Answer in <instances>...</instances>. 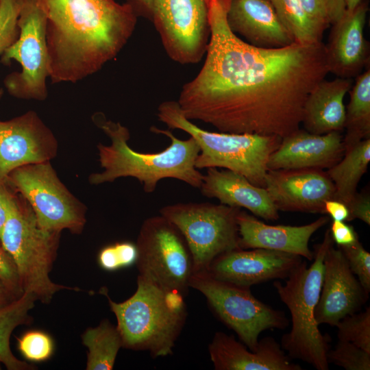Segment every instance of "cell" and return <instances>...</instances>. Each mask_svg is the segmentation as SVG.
Listing matches in <instances>:
<instances>
[{"label":"cell","instance_id":"42","mask_svg":"<svg viewBox=\"0 0 370 370\" xmlns=\"http://www.w3.org/2000/svg\"><path fill=\"white\" fill-rule=\"evenodd\" d=\"M153 0H127L134 8L138 16L151 19Z\"/></svg>","mask_w":370,"mask_h":370},{"label":"cell","instance_id":"16","mask_svg":"<svg viewBox=\"0 0 370 370\" xmlns=\"http://www.w3.org/2000/svg\"><path fill=\"white\" fill-rule=\"evenodd\" d=\"M264 188L278 211L325 214V202L335 195L333 182L319 169L268 170Z\"/></svg>","mask_w":370,"mask_h":370},{"label":"cell","instance_id":"26","mask_svg":"<svg viewBox=\"0 0 370 370\" xmlns=\"http://www.w3.org/2000/svg\"><path fill=\"white\" fill-rule=\"evenodd\" d=\"M345 107L343 137L344 151L358 142L370 138V69L355 77Z\"/></svg>","mask_w":370,"mask_h":370},{"label":"cell","instance_id":"4","mask_svg":"<svg viewBox=\"0 0 370 370\" xmlns=\"http://www.w3.org/2000/svg\"><path fill=\"white\" fill-rule=\"evenodd\" d=\"M101 293L116 317L123 347L147 351L152 358L173 354L187 318L185 296L140 275L135 293L123 302L112 300L106 288Z\"/></svg>","mask_w":370,"mask_h":370},{"label":"cell","instance_id":"37","mask_svg":"<svg viewBox=\"0 0 370 370\" xmlns=\"http://www.w3.org/2000/svg\"><path fill=\"white\" fill-rule=\"evenodd\" d=\"M0 281L16 298L20 297L24 292L16 266L1 244Z\"/></svg>","mask_w":370,"mask_h":370},{"label":"cell","instance_id":"8","mask_svg":"<svg viewBox=\"0 0 370 370\" xmlns=\"http://www.w3.org/2000/svg\"><path fill=\"white\" fill-rule=\"evenodd\" d=\"M240 210L222 204L180 202L162 206L159 212L184 236L195 273L207 271L217 256L241 249L236 220Z\"/></svg>","mask_w":370,"mask_h":370},{"label":"cell","instance_id":"41","mask_svg":"<svg viewBox=\"0 0 370 370\" xmlns=\"http://www.w3.org/2000/svg\"><path fill=\"white\" fill-rule=\"evenodd\" d=\"M325 213H327L334 221H345L349 217L347 206L338 200L330 199L325 202Z\"/></svg>","mask_w":370,"mask_h":370},{"label":"cell","instance_id":"34","mask_svg":"<svg viewBox=\"0 0 370 370\" xmlns=\"http://www.w3.org/2000/svg\"><path fill=\"white\" fill-rule=\"evenodd\" d=\"M308 16L325 30L347 10L345 0H300Z\"/></svg>","mask_w":370,"mask_h":370},{"label":"cell","instance_id":"7","mask_svg":"<svg viewBox=\"0 0 370 370\" xmlns=\"http://www.w3.org/2000/svg\"><path fill=\"white\" fill-rule=\"evenodd\" d=\"M60 233L40 227L32 208L18 193L3 226L0 244L16 266L23 291L44 304H49L61 290H79L56 284L49 277Z\"/></svg>","mask_w":370,"mask_h":370},{"label":"cell","instance_id":"11","mask_svg":"<svg viewBox=\"0 0 370 370\" xmlns=\"http://www.w3.org/2000/svg\"><path fill=\"white\" fill-rule=\"evenodd\" d=\"M9 183L29 204L40 227L79 234L86 223V206L58 177L50 161L29 164L13 170Z\"/></svg>","mask_w":370,"mask_h":370},{"label":"cell","instance_id":"40","mask_svg":"<svg viewBox=\"0 0 370 370\" xmlns=\"http://www.w3.org/2000/svg\"><path fill=\"white\" fill-rule=\"evenodd\" d=\"M18 195L8 180L0 181V238L12 206Z\"/></svg>","mask_w":370,"mask_h":370},{"label":"cell","instance_id":"14","mask_svg":"<svg viewBox=\"0 0 370 370\" xmlns=\"http://www.w3.org/2000/svg\"><path fill=\"white\" fill-rule=\"evenodd\" d=\"M58 151L57 138L36 112L0 121V181L20 166L51 161Z\"/></svg>","mask_w":370,"mask_h":370},{"label":"cell","instance_id":"30","mask_svg":"<svg viewBox=\"0 0 370 370\" xmlns=\"http://www.w3.org/2000/svg\"><path fill=\"white\" fill-rule=\"evenodd\" d=\"M339 341L350 342L370 353V308L347 315L335 325Z\"/></svg>","mask_w":370,"mask_h":370},{"label":"cell","instance_id":"23","mask_svg":"<svg viewBox=\"0 0 370 370\" xmlns=\"http://www.w3.org/2000/svg\"><path fill=\"white\" fill-rule=\"evenodd\" d=\"M199 189L204 197L217 199L220 204L231 207L245 208L267 221L279 218L278 210L267 190L232 171L206 169Z\"/></svg>","mask_w":370,"mask_h":370},{"label":"cell","instance_id":"24","mask_svg":"<svg viewBox=\"0 0 370 370\" xmlns=\"http://www.w3.org/2000/svg\"><path fill=\"white\" fill-rule=\"evenodd\" d=\"M354 81L336 77L321 81L310 92L304 108L301 124L314 134H325L344 130L345 106L344 99Z\"/></svg>","mask_w":370,"mask_h":370},{"label":"cell","instance_id":"35","mask_svg":"<svg viewBox=\"0 0 370 370\" xmlns=\"http://www.w3.org/2000/svg\"><path fill=\"white\" fill-rule=\"evenodd\" d=\"M345 256L349 269L357 276L365 291L370 292V254L358 241L354 244L338 247Z\"/></svg>","mask_w":370,"mask_h":370},{"label":"cell","instance_id":"36","mask_svg":"<svg viewBox=\"0 0 370 370\" xmlns=\"http://www.w3.org/2000/svg\"><path fill=\"white\" fill-rule=\"evenodd\" d=\"M17 0H0V56L18 38Z\"/></svg>","mask_w":370,"mask_h":370},{"label":"cell","instance_id":"13","mask_svg":"<svg viewBox=\"0 0 370 370\" xmlns=\"http://www.w3.org/2000/svg\"><path fill=\"white\" fill-rule=\"evenodd\" d=\"M151 20L172 60L192 64L204 58L210 36L206 0H153Z\"/></svg>","mask_w":370,"mask_h":370},{"label":"cell","instance_id":"15","mask_svg":"<svg viewBox=\"0 0 370 370\" xmlns=\"http://www.w3.org/2000/svg\"><path fill=\"white\" fill-rule=\"evenodd\" d=\"M302 261L299 256L278 251L238 249L217 256L206 271L217 280L251 287L286 279Z\"/></svg>","mask_w":370,"mask_h":370},{"label":"cell","instance_id":"17","mask_svg":"<svg viewBox=\"0 0 370 370\" xmlns=\"http://www.w3.org/2000/svg\"><path fill=\"white\" fill-rule=\"evenodd\" d=\"M368 298L341 249L331 245L324 258L322 285L314 310L317 323L335 326L345 317L360 311Z\"/></svg>","mask_w":370,"mask_h":370},{"label":"cell","instance_id":"1","mask_svg":"<svg viewBox=\"0 0 370 370\" xmlns=\"http://www.w3.org/2000/svg\"><path fill=\"white\" fill-rule=\"evenodd\" d=\"M230 1L206 0V58L177 101L186 119L221 132L286 136L300 128L308 96L329 73L325 44L253 46L230 29Z\"/></svg>","mask_w":370,"mask_h":370},{"label":"cell","instance_id":"33","mask_svg":"<svg viewBox=\"0 0 370 370\" xmlns=\"http://www.w3.org/2000/svg\"><path fill=\"white\" fill-rule=\"evenodd\" d=\"M18 348L27 360L40 362L48 360L52 356L54 345L52 338L47 333L31 330L18 339Z\"/></svg>","mask_w":370,"mask_h":370},{"label":"cell","instance_id":"9","mask_svg":"<svg viewBox=\"0 0 370 370\" xmlns=\"http://www.w3.org/2000/svg\"><path fill=\"white\" fill-rule=\"evenodd\" d=\"M190 288L201 293L214 314L251 351L267 330H284L289 324L283 311L258 299L250 287L217 280L206 271L193 273Z\"/></svg>","mask_w":370,"mask_h":370},{"label":"cell","instance_id":"27","mask_svg":"<svg viewBox=\"0 0 370 370\" xmlns=\"http://www.w3.org/2000/svg\"><path fill=\"white\" fill-rule=\"evenodd\" d=\"M36 297L24 291L18 298L0 309V362L8 370H33L36 367L18 360L10 346V336L18 325L30 323L29 312L34 308Z\"/></svg>","mask_w":370,"mask_h":370},{"label":"cell","instance_id":"18","mask_svg":"<svg viewBox=\"0 0 370 370\" xmlns=\"http://www.w3.org/2000/svg\"><path fill=\"white\" fill-rule=\"evenodd\" d=\"M368 11V0H362L330 26L325 44L327 65L337 77L352 79L369 65V43L364 34Z\"/></svg>","mask_w":370,"mask_h":370},{"label":"cell","instance_id":"38","mask_svg":"<svg viewBox=\"0 0 370 370\" xmlns=\"http://www.w3.org/2000/svg\"><path fill=\"white\" fill-rule=\"evenodd\" d=\"M346 206L349 210L347 221L359 219L370 225V197L367 192L356 193Z\"/></svg>","mask_w":370,"mask_h":370},{"label":"cell","instance_id":"2","mask_svg":"<svg viewBox=\"0 0 370 370\" xmlns=\"http://www.w3.org/2000/svg\"><path fill=\"white\" fill-rule=\"evenodd\" d=\"M53 84L77 83L113 60L133 34L138 17L127 1L42 0Z\"/></svg>","mask_w":370,"mask_h":370},{"label":"cell","instance_id":"43","mask_svg":"<svg viewBox=\"0 0 370 370\" xmlns=\"http://www.w3.org/2000/svg\"><path fill=\"white\" fill-rule=\"evenodd\" d=\"M18 298V297H17ZM16 299L0 281V309Z\"/></svg>","mask_w":370,"mask_h":370},{"label":"cell","instance_id":"6","mask_svg":"<svg viewBox=\"0 0 370 370\" xmlns=\"http://www.w3.org/2000/svg\"><path fill=\"white\" fill-rule=\"evenodd\" d=\"M157 116L169 129L184 131L195 140L200 149L195 161L197 169H227L244 176L254 185L264 188L269 156L282 138L205 130L184 116L177 101L162 102Z\"/></svg>","mask_w":370,"mask_h":370},{"label":"cell","instance_id":"25","mask_svg":"<svg viewBox=\"0 0 370 370\" xmlns=\"http://www.w3.org/2000/svg\"><path fill=\"white\" fill-rule=\"evenodd\" d=\"M369 161L370 138L346 149L341 159L328 169L326 173L335 188L334 199L345 205L352 200Z\"/></svg>","mask_w":370,"mask_h":370},{"label":"cell","instance_id":"12","mask_svg":"<svg viewBox=\"0 0 370 370\" xmlns=\"http://www.w3.org/2000/svg\"><path fill=\"white\" fill-rule=\"evenodd\" d=\"M136 245L138 275L186 297L194 264L180 230L160 214L148 217L141 225Z\"/></svg>","mask_w":370,"mask_h":370},{"label":"cell","instance_id":"19","mask_svg":"<svg viewBox=\"0 0 370 370\" xmlns=\"http://www.w3.org/2000/svg\"><path fill=\"white\" fill-rule=\"evenodd\" d=\"M344 154L339 132L314 134L300 128L282 138L269 156V170L329 169Z\"/></svg>","mask_w":370,"mask_h":370},{"label":"cell","instance_id":"3","mask_svg":"<svg viewBox=\"0 0 370 370\" xmlns=\"http://www.w3.org/2000/svg\"><path fill=\"white\" fill-rule=\"evenodd\" d=\"M92 120L110 138L111 143L109 145L99 143L97 147L103 171L90 174L88 180L91 185L131 177L143 184L147 193L154 192L158 182L166 178L176 179L199 188L204 174L195 167L200 149L193 137L182 140L169 130L151 126V132L166 136L171 144L160 152H138L127 143L130 138L127 127L107 119L101 112L94 114Z\"/></svg>","mask_w":370,"mask_h":370},{"label":"cell","instance_id":"5","mask_svg":"<svg viewBox=\"0 0 370 370\" xmlns=\"http://www.w3.org/2000/svg\"><path fill=\"white\" fill-rule=\"evenodd\" d=\"M334 244L330 229L321 243L315 245L313 262L309 267L301 263L284 284L275 281L273 286L291 315V329L282 337L281 347L291 359L301 360L317 370H328L327 354L330 337L319 328L314 310L318 303L326 252Z\"/></svg>","mask_w":370,"mask_h":370},{"label":"cell","instance_id":"21","mask_svg":"<svg viewBox=\"0 0 370 370\" xmlns=\"http://www.w3.org/2000/svg\"><path fill=\"white\" fill-rule=\"evenodd\" d=\"M216 370H301L273 338L266 336L251 351L234 336L222 332L214 334L208 345Z\"/></svg>","mask_w":370,"mask_h":370},{"label":"cell","instance_id":"29","mask_svg":"<svg viewBox=\"0 0 370 370\" xmlns=\"http://www.w3.org/2000/svg\"><path fill=\"white\" fill-rule=\"evenodd\" d=\"M269 1L295 42L310 45L322 42L325 30L308 16L300 0Z\"/></svg>","mask_w":370,"mask_h":370},{"label":"cell","instance_id":"44","mask_svg":"<svg viewBox=\"0 0 370 370\" xmlns=\"http://www.w3.org/2000/svg\"><path fill=\"white\" fill-rule=\"evenodd\" d=\"M362 0H345L347 9L352 10L357 6Z\"/></svg>","mask_w":370,"mask_h":370},{"label":"cell","instance_id":"31","mask_svg":"<svg viewBox=\"0 0 370 370\" xmlns=\"http://www.w3.org/2000/svg\"><path fill=\"white\" fill-rule=\"evenodd\" d=\"M327 360L329 364L346 370L370 369V353L348 341L338 340L335 347L328 352Z\"/></svg>","mask_w":370,"mask_h":370},{"label":"cell","instance_id":"20","mask_svg":"<svg viewBox=\"0 0 370 370\" xmlns=\"http://www.w3.org/2000/svg\"><path fill=\"white\" fill-rule=\"evenodd\" d=\"M236 220L241 249L278 251L311 261L314 252L309 248V241L317 230L329 222L330 218L321 217L310 223L299 226L271 225L241 210Z\"/></svg>","mask_w":370,"mask_h":370},{"label":"cell","instance_id":"28","mask_svg":"<svg viewBox=\"0 0 370 370\" xmlns=\"http://www.w3.org/2000/svg\"><path fill=\"white\" fill-rule=\"evenodd\" d=\"M82 343L88 349L86 370L113 369L123 341L116 325L103 319L96 327L87 328L82 335Z\"/></svg>","mask_w":370,"mask_h":370},{"label":"cell","instance_id":"45","mask_svg":"<svg viewBox=\"0 0 370 370\" xmlns=\"http://www.w3.org/2000/svg\"><path fill=\"white\" fill-rule=\"evenodd\" d=\"M3 90L1 89H0V100H1V97H2V96H3Z\"/></svg>","mask_w":370,"mask_h":370},{"label":"cell","instance_id":"22","mask_svg":"<svg viewBox=\"0 0 370 370\" xmlns=\"http://www.w3.org/2000/svg\"><path fill=\"white\" fill-rule=\"evenodd\" d=\"M227 22L233 33L257 47L279 48L295 42L269 0H231Z\"/></svg>","mask_w":370,"mask_h":370},{"label":"cell","instance_id":"39","mask_svg":"<svg viewBox=\"0 0 370 370\" xmlns=\"http://www.w3.org/2000/svg\"><path fill=\"white\" fill-rule=\"evenodd\" d=\"M330 232L333 241L338 247L349 245L359 241L354 227L344 221L333 220Z\"/></svg>","mask_w":370,"mask_h":370},{"label":"cell","instance_id":"10","mask_svg":"<svg viewBox=\"0 0 370 370\" xmlns=\"http://www.w3.org/2000/svg\"><path fill=\"white\" fill-rule=\"evenodd\" d=\"M17 3L18 38L1 56V62L9 65L16 61L21 70L7 75L4 86L14 97L42 101L48 97L49 78L45 10L42 0H17Z\"/></svg>","mask_w":370,"mask_h":370},{"label":"cell","instance_id":"32","mask_svg":"<svg viewBox=\"0 0 370 370\" xmlns=\"http://www.w3.org/2000/svg\"><path fill=\"white\" fill-rule=\"evenodd\" d=\"M138 251L136 243L130 241L117 242L103 247L98 254L101 268L114 271L136 264Z\"/></svg>","mask_w":370,"mask_h":370}]
</instances>
